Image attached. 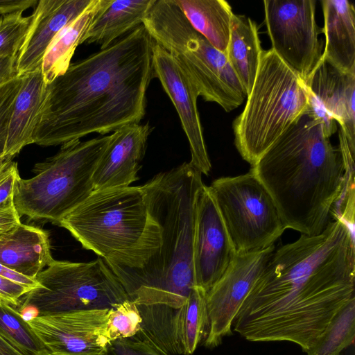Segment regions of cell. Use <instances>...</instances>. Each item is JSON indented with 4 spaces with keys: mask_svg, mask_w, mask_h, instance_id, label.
<instances>
[{
    "mask_svg": "<svg viewBox=\"0 0 355 355\" xmlns=\"http://www.w3.org/2000/svg\"><path fill=\"white\" fill-rule=\"evenodd\" d=\"M354 291V227L336 218L274 251L232 328L249 341H289L306 352Z\"/></svg>",
    "mask_w": 355,
    "mask_h": 355,
    "instance_id": "cell-1",
    "label": "cell"
},
{
    "mask_svg": "<svg viewBox=\"0 0 355 355\" xmlns=\"http://www.w3.org/2000/svg\"><path fill=\"white\" fill-rule=\"evenodd\" d=\"M155 44L141 24L109 46L71 63L46 85L33 143L62 145L139 123L153 78Z\"/></svg>",
    "mask_w": 355,
    "mask_h": 355,
    "instance_id": "cell-2",
    "label": "cell"
},
{
    "mask_svg": "<svg viewBox=\"0 0 355 355\" xmlns=\"http://www.w3.org/2000/svg\"><path fill=\"white\" fill-rule=\"evenodd\" d=\"M328 114L315 102L251 165L267 189L286 229L321 234L332 220L345 176L339 148L330 142Z\"/></svg>",
    "mask_w": 355,
    "mask_h": 355,
    "instance_id": "cell-3",
    "label": "cell"
},
{
    "mask_svg": "<svg viewBox=\"0 0 355 355\" xmlns=\"http://www.w3.org/2000/svg\"><path fill=\"white\" fill-rule=\"evenodd\" d=\"M202 175L184 162L141 186L148 213L159 227L160 246L143 268L113 272L137 306L177 309L196 286L193 237Z\"/></svg>",
    "mask_w": 355,
    "mask_h": 355,
    "instance_id": "cell-4",
    "label": "cell"
},
{
    "mask_svg": "<svg viewBox=\"0 0 355 355\" xmlns=\"http://www.w3.org/2000/svg\"><path fill=\"white\" fill-rule=\"evenodd\" d=\"M114 272L143 268L157 252L161 236L141 187L94 191L58 224Z\"/></svg>",
    "mask_w": 355,
    "mask_h": 355,
    "instance_id": "cell-5",
    "label": "cell"
},
{
    "mask_svg": "<svg viewBox=\"0 0 355 355\" xmlns=\"http://www.w3.org/2000/svg\"><path fill=\"white\" fill-rule=\"evenodd\" d=\"M142 24L172 55L198 96L227 112L243 103L247 93L225 54L194 29L175 0H156Z\"/></svg>",
    "mask_w": 355,
    "mask_h": 355,
    "instance_id": "cell-6",
    "label": "cell"
},
{
    "mask_svg": "<svg viewBox=\"0 0 355 355\" xmlns=\"http://www.w3.org/2000/svg\"><path fill=\"white\" fill-rule=\"evenodd\" d=\"M243 112L234 119L235 146L251 165L307 109L304 80L272 49L263 51Z\"/></svg>",
    "mask_w": 355,
    "mask_h": 355,
    "instance_id": "cell-7",
    "label": "cell"
},
{
    "mask_svg": "<svg viewBox=\"0 0 355 355\" xmlns=\"http://www.w3.org/2000/svg\"><path fill=\"white\" fill-rule=\"evenodd\" d=\"M112 135L61 145L52 157L35 164L34 176L19 178L14 204L21 216L58 223L94 191L92 177Z\"/></svg>",
    "mask_w": 355,
    "mask_h": 355,
    "instance_id": "cell-8",
    "label": "cell"
},
{
    "mask_svg": "<svg viewBox=\"0 0 355 355\" xmlns=\"http://www.w3.org/2000/svg\"><path fill=\"white\" fill-rule=\"evenodd\" d=\"M40 284L26 293L17 309L34 316L112 308L129 300L117 276L98 258L89 262L53 259L36 277Z\"/></svg>",
    "mask_w": 355,
    "mask_h": 355,
    "instance_id": "cell-9",
    "label": "cell"
},
{
    "mask_svg": "<svg viewBox=\"0 0 355 355\" xmlns=\"http://www.w3.org/2000/svg\"><path fill=\"white\" fill-rule=\"evenodd\" d=\"M209 187L236 253L274 245L285 231L274 200L251 171L218 178Z\"/></svg>",
    "mask_w": 355,
    "mask_h": 355,
    "instance_id": "cell-10",
    "label": "cell"
},
{
    "mask_svg": "<svg viewBox=\"0 0 355 355\" xmlns=\"http://www.w3.org/2000/svg\"><path fill=\"white\" fill-rule=\"evenodd\" d=\"M315 0L263 1L272 49L304 80L322 57Z\"/></svg>",
    "mask_w": 355,
    "mask_h": 355,
    "instance_id": "cell-11",
    "label": "cell"
},
{
    "mask_svg": "<svg viewBox=\"0 0 355 355\" xmlns=\"http://www.w3.org/2000/svg\"><path fill=\"white\" fill-rule=\"evenodd\" d=\"M275 251L236 253L220 279L207 293L209 327L204 345L209 349L232 334V322L248 295L263 272Z\"/></svg>",
    "mask_w": 355,
    "mask_h": 355,
    "instance_id": "cell-12",
    "label": "cell"
},
{
    "mask_svg": "<svg viewBox=\"0 0 355 355\" xmlns=\"http://www.w3.org/2000/svg\"><path fill=\"white\" fill-rule=\"evenodd\" d=\"M110 309L34 316L27 321L49 355H103L112 343L107 334Z\"/></svg>",
    "mask_w": 355,
    "mask_h": 355,
    "instance_id": "cell-13",
    "label": "cell"
},
{
    "mask_svg": "<svg viewBox=\"0 0 355 355\" xmlns=\"http://www.w3.org/2000/svg\"><path fill=\"white\" fill-rule=\"evenodd\" d=\"M236 252L210 189H200L196 201L193 270L196 286L207 293L225 273Z\"/></svg>",
    "mask_w": 355,
    "mask_h": 355,
    "instance_id": "cell-14",
    "label": "cell"
},
{
    "mask_svg": "<svg viewBox=\"0 0 355 355\" xmlns=\"http://www.w3.org/2000/svg\"><path fill=\"white\" fill-rule=\"evenodd\" d=\"M153 78L159 80L172 101L189 141V163L202 174L207 175L211 165L197 107L198 94L172 55L157 44L153 49Z\"/></svg>",
    "mask_w": 355,
    "mask_h": 355,
    "instance_id": "cell-15",
    "label": "cell"
},
{
    "mask_svg": "<svg viewBox=\"0 0 355 355\" xmlns=\"http://www.w3.org/2000/svg\"><path fill=\"white\" fill-rule=\"evenodd\" d=\"M150 132L148 123H134L112 134L92 177L94 191L129 187L139 179Z\"/></svg>",
    "mask_w": 355,
    "mask_h": 355,
    "instance_id": "cell-16",
    "label": "cell"
},
{
    "mask_svg": "<svg viewBox=\"0 0 355 355\" xmlns=\"http://www.w3.org/2000/svg\"><path fill=\"white\" fill-rule=\"evenodd\" d=\"M92 0H40L17 58L19 76L42 68L46 51L67 25L77 18Z\"/></svg>",
    "mask_w": 355,
    "mask_h": 355,
    "instance_id": "cell-17",
    "label": "cell"
},
{
    "mask_svg": "<svg viewBox=\"0 0 355 355\" xmlns=\"http://www.w3.org/2000/svg\"><path fill=\"white\" fill-rule=\"evenodd\" d=\"M304 83L355 148V72H343L320 59Z\"/></svg>",
    "mask_w": 355,
    "mask_h": 355,
    "instance_id": "cell-18",
    "label": "cell"
},
{
    "mask_svg": "<svg viewBox=\"0 0 355 355\" xmlns=\"http://www.w3.org/2000/svg\"><path fill=\"white\" fill-rule=\"evenodd\" d=\"M325 46L321 59L346 73L355 72V8L347 0H323Z\"/></svg>",
    "mask_w": 355,
    "mask_h": 355,
    "instance_id": "cell-19",
    "label": "cell"
},
{
    "mask_svg": "<svg viewBox=\"0 0 355 355\" xmlns=\"http://www.w3.org/2000/svg\"><path fill=\"white\" fill-rule=\"evenodd\" d=\"M155 0H101L82 38L103 49L142 24Z\"/></svg>",
    "mask_w": 355,
    "mask_h": 355,
    "instance_id": "cell-20",
    "label": "cell"
},
{
    "mask_svg": "<svg viewBox=\"0 0 355 355\" xmlns=\"http://www.w3.org/2000/svg\"><path fill=\"white\" fill-rule=\"evenodd\" d=\"M53 260L49 234L37 227L21 223L0 240V264L25 277L35 279Z\"/></svg>",
    "mask_w": 355,
    "mask_h": 355,
    "instance_id": "cell-21",
    "label": "cell"
},
{
    "mask_svg": "<svg viewBox=\"0 0 355 355\" xmlns=\"http://www.w3.org/2000/svg\"><path fill=\"white\" fill-rule=\"evenodd\" d=\"M46 84L42 68L22 76L10 119L5 154L15 157L33 143V135L44 103Z\"/></svg>",
    "mask_w": 355,
    "mask_h": 355,
    "instance_id": "cell-22",
    "label": "cell"
},
{
    "mask_svg": "<svg viewBox=\"0 0 355 355\" xmlns=\"http://www.w3.org/2000/svg\"><path fill=\"white\" fill-rule=\"evenodd\" d=\"M207 292L195 286L184 304L173 309L169 322L173 354L191 355L206 339L209 327Z\"/></svg>",
    "mask_w": 355,
    "mask_h": 355,
    "instance_id": "cell-23",
    "label": "cell"
},
{
    "mask_svg": "<svg viewBox=\"0 0 355 355\" xmlns=\"http://www.w3.org/2000/svg\"><path fill=\"white\" fill-rule=\"evenodd\" d=\"M263 51L256 22L245 15L234 14L225 55L247 96L252 87Z\"/></svg>",
    "mask_w": 355,
    "mask_h": 355,
    "instance_id": "cell-24",
    "label": "cell"
},
{
    "mask_svg": "<svg viewBox=\"0 0 355 355\" xmlns=\"http://www.w3.org/2000/svg\"><path fill=\"white\" fill-rule=\"evenodd\" d=\"M196 31L225 54L233 11L225 0H175Z\"/></svg>",
    "mask_w": 355,
    "mask_h": 355,
    "instance_id": "cell-25",
    "label": "cell"
},
{
    "mask_svg": "<svg viewBox=\"0 0 355 355\" xmlns=\"http://www.w3.org/2000/svg\"><path fill=\"white\" fill-rule=\"evenodd\" d=\"M101 3V0H92L89 6L60 31L51 42L42 63V71L46 85L67 71L76 49L82 44V38Z\"/></svg>",
    "mask_w": 355,
    "mask_h": 355,
    "instance_id": "cell-26",
    "label": "cell"
},
{
    "mask_svg": "<svg viewBox=\"0 0 355 355\" xmlns=\"http://www.w3.org/2000/svg\"><path fill=\"white\" fill-rule=\"evenodd\" d=\"M355 338V298L334 316L324 332L306 352L307 355H340Z\"/></svg>",
    "mask_w": 355,
    "mask_h": 355,
    "instance_id": "cell-27",
    "label": "cell"
},
{
    "mask_svg": "<svg viewBox=\"0 0 355 355\" xmlns=\"http://www.w3.org/2000/svg\"><path fill=\"white\" fill-rule=\"evenodd\" d=\"M0 334L24 355H49V352L16 307L0 303Z\"/></svg>",
    "mask_w": 355,
    "mask_h": 355,
    "instance_id": "cell-28",
    "label": "cell"
},
{
    "mask_svg": "<svg viewBox=\"0 0 355 355\" xmlns=\"http://www.w3.org/2000/svg\"><path fill=\"white\" fill-rule=\"evenodd\" d=\"M142 317L138 306L130 300L110 309L107 334L111 343L135 336L141 328Z\"/></svg>",
    "mask_w": 355,
    "mask_h": 355,
    "instance_id": "cell-29",
    "label": "cell"
},
{
    "mask_svg": "<svg viewBox=\"0 0 355 355\" xmlns=\"http://www.w3.org/2000/svg\"><path fill=\"white\" fill-rule=\"evenodd\" d=\"M18 11L0 17V57H17L28 33L32 15Z\"/></svg>",
    "mask_w": 355,
    "mask_h": 355,
    "instance_id": "cell-30",
    "label": "cell"
},
{
    "mask_svg": "<svg viewBox=\"0 0 355 355\" xmlns=\"http://www.w3.org/2000/svg\"><path fill=\"white\" fill-rule=\"evenodd\" d=\"M22 76L0 86V156L5 155L8 126Z\"/></svg>",
    "mask_w": 355,
    "mask_h": 355,
    "instance_id": "cell-31",
    "label": "cell"
},
{
    "mask_svg": "<svg viewBox=\"0 0 355 355\" xmlns=\"http://www.w3.org/2000/svg\"><path fill=\"white\" fill-rule=\"evenodd\" d=\"M103 355H170L138 332L135 336L112 342Z\"/></svg>",
    "mask_w": 355,
    "mask_h": 355,
    "instance_id": "cell-32",
    "label": "cell"
},
{
    "mask_svg": "<svg viewBox=\"0 0 355 355\" xmlns=\"http://www.w3.org/2000/svg\"><path fill=\"white\" fill-rule=\"evenodd\" d=\"M17 164L12 161L0 172V207L14 203V191L19 178Z\"/></svg>",
    "mask_w": 355,
    "mask_h": 355,
    "instance_id": "cell-33",
    "label": "cell"
},
{
    "mask_svg": "<svg viewBox=\"0 0 355 355\" xmlns=\"http://www.w3.org/2000/svg\"><path fill=\"white\" fill-rule=\"evenodd\" d=\"M31 290L29 287L0 276V303L5 302L17 308L21 298Z\"/></svg>",
    "mask_w": 355,
    "mask_h": 355,
    "instance_id": "cell-34",
    "label": "cell"
},
{
    "mask_svg": "<svg viewBox=\"0 0 355 355\" xmlns=\"http://www.w3.org/2000/svg\"><path fill=\"white\" fill-rule=\"evenodd\" d=\"M21 223L14 203L0 207V240L15 231Z\"/></svg>",
    "mask_w": 355,
    "mask_h": 355,
    "instance_id": "cell-35",
    "label": "cell"
},
{
    "mask_svg": "<svg viewBox=\"0 0 355 355\" xmlns=\"http://www.w3.org/2000/svg\"><path fill=\"white\" fill-rule=\"evenodd\" d=\"M17 57H0V86L19 77Z\"/></svg>",
    "mask_w": 355,
    "mask_h": 355,
    "instance_id": "cell-36",
    "label": "cell"
},
{
    "mask_svg": "<svg viewBox=\"0 0 355 355\" xmlns=\"http://www.w3.org/2000/svg\"><path fill=\"white\" fill-rule=\"evenodd\" d=\"M37 0H0V16L6 15L36 6Z\"/></svg>",
    "mask_w": 355,
    "mask_h": 355,
    "instance_id": "cell-37",
    "label": "cell"
},
{
    "mask_svg": "<svg viewBox=\"0 0 355 355\" xmlns=\"http://www.w3.org/2000/svg\"><path fill=\"white\" fill-rule=\"evenodd\" d=\"M0 355H24L15 345L0 334Z\"/></svg>",
    "mask_w": 355,
    "mask_h": 355,
    "instance_id": "cell-38",
    "label": "cell"
},
{
    "mask_svg": "<svg viewBox=\"0 0 355 355\" xmlns=\"http://www.w3.org/2000/svg\"><path fill=\"white\" fill-rule=\"evenodd\" d=\"M13 158L14 157L6 154L0 156V172L12 161Z\"/></svg>",
    "mask_w": 355,
    "mask_h": 355,
    "instance_id": "cell-39",
    "label": "cell"
},
{
    "mask_svg": "<svg viewBox=\"0 0 355 355\" xmlns=\"http://www.w3.org/2000/svg\"><path fill=\"white\" fill-rule=\"evenodd\" d=\"M1 17V16H0Z\"/></svg>",
    "mask_w": 355,
    "mask_h": 355,
    "instance_id": "cell-40",
    "label": "cell"
}]
</instances>
